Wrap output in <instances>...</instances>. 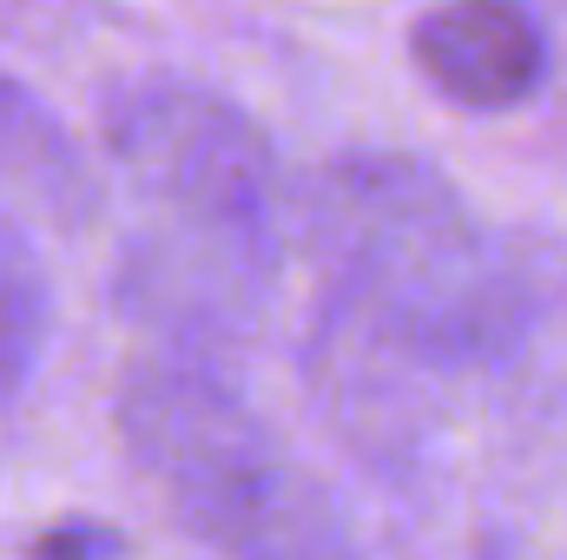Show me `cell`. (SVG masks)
Here are the masks:
<instances>
[{
    "label": "cell",
    "instance_id": "6da1fadb",
    "mask_svg": "<svg viewBox=\"0 0 567 560\" xmlns=\"http://www.w3.org/2000/svg\"><path fill=\"white\" fill-rule=\"evenodd\" d=\"M310 231L337 310L403 356H488L515 323V278L495 238L416 152L337 158L317 185Z\"/></svg>",
    "mask_w": 567,
    "mask_h": 560
},
{
    "label": "cell",
    "instance_id": "7a4b0ae2",
    "mask_svg": "<svg viewBox=\"0 0 567 560\" xmlns=\"http://www.w3.org/2000/svg\"><path fill=\"white\" fill-rule=\"evenodd\" d=\"M120 442L218 560H337L323 488L212 370L140 363L120 390Z\"/></svg>",
    "mask_w": 567,
    "mask_h": 560
},
{
    "label": "cell",
    "instance_id": "3957f363",
    "mask_svg": "<svg viewBox=\"0 0 567 560\" xmlns=\"http://www.w3.org/2000/svg\"><path fill=\"white\" fill-rule=\"evenodd\" d=\"M106 145L133 191L178 231L238 251L258 245L278 211V152L265 126L198 80L152 73L120 86L106 100Z\"/></svg>",
    "mask_w": 567,
    "mask_h": 560
},
{
    "label": "cell",
    "instance_id": "277c9868",
    "mask_svg": "<svg viewBox=\"0 0 567 560\" xmlns=\"http://www.w3.org/2000/svg\"><path fill=\"white\" fill-rule=\"evenodd\" d=\"M410 60L429 86L468 113L522 106L548 73V40L522 7L455 0L410 20Z\"/></svg>",
    "mask_w": 567,
    "mask_h": 560
},
{
    "label": "cell",
    "instance_id": "5b68a950",
    "mask_svg": "<svg viewBox=\"0 0 567 560\" xmlns=\"http://www.w3.org/2000/svg\"><path fill=\"white\" fill-rule=\"evenodd\" d=\"M47 343V271L13 218H0V403L27 390Z\"/></svg>",
    "mask_w": 567,
    "mask_h": 560
}]
</instances>
